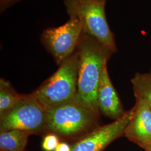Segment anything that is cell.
Wrapping results in <instances>:
<instances>
[{
	"mask_svg": "<svg viewBox=\"0 0 151 151\" xmlns=\"http://www.w3.org/2000/svg\"><path fill=\"white\" fill-rule=\"evenodd\" d=\"M76 51L78 55L77 93L75 101L99 117L97 91L104 68L112 53L93 37L82 32Z\"/></svg>",
	"mask_w": 151,
	"mask_h": 151,
	"instance_id": "1",
	"label": "cell"
},
{
	"mask_svg": "<svg viewBox=\"0 0 151 151\" xmlns=\"http://www.w3.org/2000/svg\"><path fill=\"white\" fill-rule=\"evenodd\" d=\"M45 109V130L62 139L77 140L98 127L99 117L75 100Z\"/></svg>",
	"mask_w": 151,
	"mask_h": 151,
	"instance_id": "2",
	"label": "cell"
},
{
	"mask_svg": "<svg viewBox=\"0 0 151 151\" xmlns=\"http://www.w3.org/2000/svg\"><path fill=\"white\" fill-rule=\"evenodd\" d=\"M78 68V55L76 50L32 94L45 109L74 101L77 93Z\"/></svg>",
	"mask_w": 151,
	"mask_h": 151,
	"instance_id": "3",
	"label": "cell"
},
{
	"mask_svg": "<svg viewBox=\"0 0 151 151\" xmlns=\"http://www.w3.org/2000/svg\"><path fill=\"white\" fill-rule=\"evenodd\" d=\"M105 4L100 0H64L68 15L79 19L83 32L95 38L114 53L117 51V47L106 19Z\"/></svg>",
	"mask_w": 151,
	"mask_h": 151,
	"instance_id": "4",
	"label": "cell"
},
{
	"mask_svg": "<svg viewBox=\"0 0 151 151\" xmlns=\"http://www.w3.org/2000/svg\"><path fill=\"white\" fill-rule=\"evenodd\" d=\"M45 125L46 109L32 94L23 95L15 106L0 114V132L18 129L40 134Z\"/></svg>",
	"mask_w": 151,
	"mask_h": 151,
	"instance_id": "5",
	"label": "cell"
},
{
	"mask_svg": "<svg viewBox=\"0 0 151 151\" xmlns=\"http://www.w3.org/2000/svg\"><path fill=\"white\" fill-rule=\"evenodd\" d=\"M82 32L79 19L71 16L62 25L44 30L41 41L56 63L60 65L75 52Z\"/></svg>",
	"mask_w": 151,
	"mask_h": 151,
	"instance_id": "6",
	"label": "cell"
},
{
	"mask_svg": "<svg viewBox=\"0 0 151 151\" xmlns=\"http://www.w3.org/2000/svg\"><path fill=\"white\" fill-rule=\"evenodd\" d=\"M134 111V107L114 122L96 128L80 138L71 146V151H103L116 138L123 135Z\"/></svg>",
	"mask_w": 151,
	"mask_h": 151,
	"instance_id": "7",
	"label": "cell"
},
{
	"mask_svg": "<svg viewBox=\"0 0 151 151\" xmlns=\"http://www.w3.org/2000/svg\"><path fill=\"white\" fill-rule=\"evenodd\" d=\"M135 97L134 114L123 135L146 151H151V109L143 97Z\"/></svg>",
	"mask_w": 151,
	"mask_h": 151,
	"instance_id": "8",
	"label": "cell"
},
{
	"mask_svg": "<svg viewBox=\"0 0 151 151\" xmlns=\"http://www.w3.org/2000/svg\"><path fill=\"white\" fill-rule=\"evenodd\" d=\"M97 104L100 112L115 120L125 113L110 78L107 65L104 68L101 76L97 91Z\"/></svg>",
	"mask_w": 151,
	"mask_h": 151,
	"instance_id": "9",
	"label": "cell"
},
{
	"mask_svg": "<svg viewBox=\"0 0 151 151\" xmlns=\"http://www.w3.org/2000/svg\"><path fill=\"white\" fill-rule=\"evenodd\" d=\"M32 134L22 130L1 132L0 151H25L28 137Z\"/></svg>",
	"mask_w": 151,
	"mask_h": 151,
	"instance_id": "10",
	"label": "cell"
},
{
	"mask_svg": "<svg viewBox=\"0 0 151 151\" xmlns=\"http://www.w3.org/2000/svg\"><path fill=\"white\" fill-rule=\"evenodd\" d=\"M23 97L17 93L10 82L4 78L0 80V114L15 106Z\"/></svg>",
	"mask_w": 151,
	"mask_h": 151,
	"instance_id": "11",
	"label": "cell"
},
{
	"mask_svg": "<svg viewBox=\"0 0 151 151\" xmlns=\"http://www.w3.org/2000/svg\"><path fill=\"white\" fill-rule=\"evenodd\" d=\"M131 82L134 95L143 97L151 109V70L147 73H136Z\"/></svg>",
	"mask_w": 151,
	"mask_h": 151,
	"instance_id": "12",
	"label": "cell"
},
{
	"mask_svg": "<svg viewBox=\"0 0 151 151\" xmlns=\"http://www.w3.org/2000/svg\"><path fill=\"white\" fill-rule=\"evenodd\" d=\"M59 144L60 137L53 133H50L44 137L42 147L44 151H54Z\"/></svg>",
	"mask_w": 151,
	"mask_h": 151,
	"instance_id": "13",
	"label": "cell"
},
{
	"mask_svg": "<svg viewBox=\"0 0 151 151\" xmlns=\"http://www.w3.org/2000/svg\"><path fill=\"white\" fill-rule=\"evenodd\" d=\"M24 0H0V12L2 14L11 6Z\"/></svg>",
	"mask_w": 151,
	"mask_h": 151,
	"instance_id": "14",
	"label": "cell"
},
{
	"mask_svg": "<svg viewBox=\"0 0 151 151\" xmlns=\"http://www.w3.org/2000/svg\"><path fill=\"white\" fill-rule=\"evenodd\" d=\"M54 151H71V146L66 142H60Z\"/></svg>",
	"mask_w": 151,
	"mask_h": 151,
	"instance_id": "15",
	"label": "cell"
},
{
	"mask_svg": "<svg viewBox=\"0 0 151 151\" xmlns=\"http://www.w3.org/2000/svg\"><path fill=\"white\" fill-rule=\"evenodd\" d=\"M100 1H104V2H106V0H100Z\"/></svg>",
	"mask_w": 151,
	"mask_h": 151,
	"instance_id": "16",
	"label": "cell"
},
{
	"mask_svg": "<svg viewBox=\"0 0 151 151\" xmlns=\"http://www.w3.org/2000/svg\"></svg>",
	"mask_w": 151,
	"mask_h": 151,
	"instance_id": "17",
	"label": "cell"
}]
</instances>
